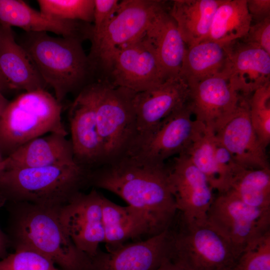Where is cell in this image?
<instances>
[{
  "instance_id": "6da1fadb",
  "label": "cell",
  "mask_w": 270,
  "mask_h": 270,
  "mask_svg": "<svg viewBox=\"0 0 270 270\" xmlns=\"http://www.w3.org/2000/svg\"><path fill=\"white\" fill-rule=\"evenodd\" d=\"M88 185L118 195L140 212L150 237L169 228L178 212L165 162L126 156L90 170Z\"/></svg>"
},
{
  "instance_id": "7a4b0ae2",
  "label": "cell",
  "mask_w": 270,
  "mask_h": 270,
  "mask_svg": "<svg viewBox=\"0 0 270 270\" xmlns=\"http://www.w3.org/2000/svg\"><path fill=\"white\" fill-rule=\"evenodd\" d=\"M11 234L14 247L25 246L50 258L61 270H90V257L65 231L58 208L14 202Z\"/></svg>"
},
{
  "instance_id": "3957f363",
  "label": "cell",
  "mask_w": 270,
  "mask_h": 270,
  "mask_svg": "<svg viewBox=\"0 0 270 270\" xmlns=\"http://www.w3.org/2000/svg\"><path fill=\"white\" fill-rule=\"evenodd\" d=\"M82 42L72 38L54 37L46 32H26L20 43L60 103L68 94L86 86L94 71Z\"/></svg>"
},
{
  "instance_id": "277c9868",
  "label": "cell",
  "mask_w": 270,
  "mask_h": 270,
  "mask_svg": "<svg viewBox=\"0 0 270 270\" xmlns=\"http://www.w3.org/2000/svg\"><path fill=\"white\" fill-rule=\"evenodd\" d=\"M89 172L77 164L5 168L0 193L13 202L59 208L88 186Z\"/></svg>"
},
{
  "instance_id": "5b68a950",
  "label": "cell",
  "mask_w": 270,
  "mask_h": 270,
  "mask_svg": "<svg viewBox=\"0 0 270 270\" xmlns=\"http://www.w3.org/2000/svg\"><path fill=\"white\" fill-rule=\"evenodd\" d=\"M62 105L40 90L24 92L8 102L0 118V148L8 156L26 142L52 132L66 136Z\"/></svg>"
},
{
  "instance_id": "8992f818",
  "label": "cell",
  "mask_w": 270,
  "mask_h": 270,
  "mask_svg": "<svg viewBox=\"0 0 270 270\" xmlns=\"http://www.w3.org/2000/svg\"><path fill=\"white\" fill-rule=\"evenodd\" d=\"M136 93L106 81L98 82L96 114L104 150L103 164L128 156L134 143L137 136L134 102Z\"/></svg>"
},
{
  "instance_id": "52a82bcc",
  "label": "cell",
  "mask_w": 270,
  "mask_h": 270,
  "mask_svg": "<svg viewBox=\"0 0 270 270\" xmlns=\"http://www.w3.org/2000/svg\"><path fill=\"white\" fill-rule=\"evenodd\" d=\"M166 1L124 0L104 29L90 40L88 57L94 70L107 72L114 54L143 36L157 14L166 6Z\"/></svg>"
},
{
  "instance_id": "ba28073f",
  "label": "cell",
  "mask_w": 270,
  "mask_h": 270,
  "mask_svg": "<svg viewBox=\"0 0 270 270\" xmlns=\"http://www.w3.org/2000/svg\"><path fill=\"white\" fill-rule=\"evenodd\" d=\"M172 232L170 258L189 270H218L232 268L240 255L207 222H186L180 218Z\"/></svg>"
},
{
  "instance_id": "9c48e42d",
  "label": "cell",
  "mask_w": 270,
  "mask_h": 270,
  "mask_svg": "<svg viewBox=\"0 0 270 270\" xmlns=\"http://www.w3.org/2000/svg\"><path fill=\"white\" fill-rule=\"evenodd\" d=\"M206 222L240 256L248 246L270 232V212L248 206L228 190L214 196Z\"/></svg>"
},
{
  "instance_id": "30bf717a",
  "label": "cell",
  "mask_w": 270,
  "mask_h": 270,
  "mask_svg": "<svg viewBox=\"0 0 270 270\" xmlns=\"http://www.w3.org/2000/svg\"><path fill=\"white\" fill-rule=\"evenodd\" d=\"M192 116L188 102L150 132L137 138L128 155L164 163L170 158L184 152L206 128L203 124L192 119Z\"/></svg>"
},
{
  "instance_id": "8fae6325",
  "label": "cell",
  "mask_w": 270,
  "mask_h": 270,
  "mask_svg": "<svg viewBox=\"0 0 270 270\" xmlns=\"http://www.w3.org/2000/svg\"><path fill=\"white\" fill-rule=\"evenodd\" d=\"M106 81L136 92L152 89L166 80L152 45L144 35L119 50L110 62Z\"/></svg>"
},
{
  "instance_id": "7c38bea8",
  "label": "cell",
  "mask_w": 270,
  "mask_h": 270,
  "mask_svg": "<svg viewBox=\"0 0 270 270\" xmlns=\"http://www.w3.org/2000/svg\"><path fill=\"white\" fill-rule=\"evenodd\" d=\"M98 82L79 92L68 112L71 139L76 163L88 170L104 162L102 145L98 132L96 102Z\"/></svg>"
},
{
  "instance_id": "4fadbf2b",
  "label": "cell",
  "mask_w": 270,
  "mask_h": 270,
  "mask_svg": "<svg viewBox=\"0 0 270 270\" xmlns=\"http://www.w3.org/2000/svg\"><path fill=\"white\" fill-rule=\"evenodd\" d=\"M103 195L92 189L88 194L80 192L58 208L60 221L75 246L90 257L104 240L102 220Z\"/></svg>"
},
{
  "instance_id": "5bb4252c",
  "label": "cell",
  "mask_w": 270,
  "mask_h": 270,
  "mask_svg": "<svg viewBox=\"0 0 270 270\" xmlns=\"http://www.w3.org/2000/svg\"><path fill=\"white\" fill-rule=\"evenodd\" d=\"M169 180L180 218L186 222H206L214 196L205 176L184 152L168 166Z\"/></svg>"
},
{
  "instance_id": "9a60e30c",
  "label": "cell",
  "mask_w": 270,
  "mask_h": 270,
  "mask_svg": "<svg viewBox=\"0 0 270 270\" xmlns=\"http://www.w3.org/2000/svg\"><path fill=\"white\" fill-rule=\"evenodd\" d=\"M188 102L195 120L214 133L218 131L237 109L242 96L222 72L188 86Z\"/></svg>"
},
{
  "instance_id": "2e32d148",
  "label": "cell",
  "mask_w": 270,
  "mask_h": 270,
  "mask_svg": "<svg viewBox=\"0 0 270 270\" xmlns=\"http://www.w3.org/2000/svg\"><path fill=\"white\" fill-rule=\"evenodd\" d=\"M172 234L168 228L143 241L123 244L90 257V270H156L170 257Z\"/></svg>"
},
{
  "instance_id": "e0dca14e",
  "label": "cell",
  "mask_w": 270,
  "mask_h": 270,
  "mask_svg": "<svg viewBox=\"0 0 270 270\" xmlns=\"http://www.w3.org/2000/svg\"><path fill=\"white\" fill-rule=\"evenodd\" d=\"M249 98L242 96L236 112L215 135L240 166L249 169L270 168L265 148L251 123Z\"/></svg>"
},
{
  "instance_id": "ac0fdd59",
  "label": "cell",
  "mask_w": 270,
  "mask_h": 270,
  "mask_svg": "<svg viewBox=\"0 0 270 270\" xmlns=\"http://www.w3.org/2000/svg\"><path fill=\"white\" fill-rule=\"evenodd\" d=\"M222 73L236 92L250 98L256 90L270 83V54L254 45L234 42Z\"/></svg>"
},
{
  "instance_id": "d6986e66",
  "label": "cell",
  "mask_w": 270,
  "mask_h": 270,
  "mask_svg": "<svg viewBox=\"0 0 270 270\" xmlns=\"http://www.w3.org/2000/svg\"><path fill=\"white\" fill-rule=\"evenodd\" d=\"M189 94L188 85L180 76L168 78L152 89L136 92L134 102L136 138L150 132L164 118L186 104Z\"/></svg>"
},
{
  "instance_id": "ffe728a7",
  "label": "cell",
  "mask_w": 270,
  "mask_h": 270,
  "mask_svg": "<svg viewBox=\"0 0 270 270\" xmlns=\"http://www.w3.org/2000/svg\"><path fill=\"white\" fill-rule=\"evenodd\" d=\"M0 23L27 32H52L82 42L90 40L93 26L78 20H60L38 12L20 0H0Z\"/></svg>"
},
{
  "instance_id": "44dd1931",
  "label": "cell",
  "mask_w": 270,
  "mask_h": 270,
  "mask_svg": "<svg viewBox=\"0 0 270 270\" xmlns=\"http://www.w3.org/2000/svg\"><path fill=\"white\" fill-rule=\"evenodd\" d=\"M0 72L9 90H45V82L26 50L15 40L12 27L0 23Z\"/></svg>"
},
{
  "instance_id": "7402d4cb",
  "label": "cell",
  "mask_w": 270,
  "mask_h": 270,
  "mask_svg": "<svg viewBox=\"0 0 270 270\" xmlns=\"http://www.w3.org/2000/svg\"><path fill=\"white\" fill-rule=\"evenodd\" d=\"M5 168L76 164L70 140L57 132L35 138L4 158Z\"/></svg>"
},
{
  "instance_id": "603a6c76",
  "label": "cell",
  "mask_w": 270,
  "mask_h": 270,
  "mask_svg": "<svg viewBox=\"0 0 270 270\" xmlns=\"http://www.w3.org/2000/svg\"><path fill=\"white\" fill-rule=\"evenodd\" d=\"M169 6L157 14L144 34L154 50L166 80L180 76L187 47Z\"/></svg>"
},
{
  "instance_id": "cb8c5ba5",
  "label": "cell",
  "mask_w": 270,
  "mask_h": 270,
  "mask_svg": "<svg viewBox=\"0 0 270 270\" xmlns=\"http://www.w3.org/2000/svg\"><path fill=\"white\" fill-rule=\"evenodd\" d=\"M223 0H174L169 12L187 47L206 40L214 14Z\"/></svg>"
},
{
  "instance_id": "d4e9b609",
  "label": "cell",
  "mask_w": 270,
  "mask_h": 270,
  "mask_svg": "<svg viewBox=\"0 0 270 270\" xmlns=\"http://www.w3.org/2000/svg\"><path fill=\"white\" fill-rule=\"evenodd\" d=\"M102 213L104 242L108 250L123 245L124 242L130 238L144 235L150 237L148 224L136 209L130 206H122L116 204L103 196Z\"/></svg>"
},
{
  "instance_id": "484cf974",
  "label": "cell",
  "mask_w": 270,
  "mask_h": 270,
  "mask_svg": "<svg viewBox=\"0 0 270 270\" xmlns=\"http://www.w3.org/2000/svg\"><path fill=\"white\" fill-rule=\"evenodd\" d=\"M230 44L205 40L186 47L180 76L188 86L221 73L228 58Z\"/></svg>"
},
{
  "instance_id": "4316f807",
  "label": "cell",
  "mask_w": 270,
  "mask_h": 270,
  "mask_svg": "<svg viewBox=\"0 0 270 270\" xmlns=\"http://www.w3.org/2000/svg\"><path fill=\"white\" fill-rule=\"evenodd\" d=\"M252 24L246 0H223L214 14L206 40L222 44L239 40L246 36Z\"/></svg>"
},
{
  "instance_id": "83f0119b",
  "label": "cell",
  "mask_w": 270,
  "mask_h": 270,
  "mask_svg": "<svg viewBox=\"0 0 270 270\" xmlns=\"http://www.w3.org/2000/svg\"><path fill=\"white\" fill-rule=\"evenodd\" d=\"M228 190L248 206L270 212V168L240 167L234 176Z\"/></svg>"
},
{
  "instance_id": "f1b7e54d",
  "label": "cell",
  "mask_w": 270,
  "mask_h": 270,
  "mask_svg": "<svg viewBox=\"0 0 270 270\" xmlns=\"http://www.w3.org/2000/svg\"><path fill=\"white\" fill-rule=\"evenodd\" d=\"M214 134L206 127L184 152L205 176L212 188L222 193V186L214 156Z\"/></svg>"
},
{
  "instance_id": "f546056e",
  "label": "cell",
  "mask_w": 270,
  "mask_h": 270,
  "mask_svg": "<svg viewBox=\"0 0 270 270\" xmlns=\"http://www.w3.org/2000/svg\"><path fill=\"white\" fill-rule=\"evenodd\" d=\"M40 12L60 20H94V0H38Z\"/></svg>"
},
{
  "instance_id": "4dcf8cb0",
  "label": "cell",
  "mask_w": 270,
  "mask_h": 270,
  "mask_svg": "<svg viewBox=\"0 0 270 270\" xmlns=\"http://www.w3.org/2000/svg\"><path fill=\"white\" fill-rule=\"evenodd\" d=\"M249 107L252 127L259 140L266 148L270 142V83L251 95Z\"/></svg>"
},
{
  "instance_id": "1f68e13d",
  "label": "cell",
  "mask_w": 270,
  "mask_h": 270,
  "mask_svg": "<svg viewBox=\"0 0 270 270\" xmlns=\"http://www.w3.org/2000/svg\"><path fill=\"white\" fill-rule=\"evenodd\" d=\"M15 252L0 260V270H61L42 254L25 246H18Z\"/></svg>"
},
{
  "instance_id": "d6a6232c",
  "label": "cell",
  "mask_w": 270,
  "mask_h": 270,
  "mask_svg": "<svg viewBox=\"0 0 270 270\" xmlns=\"http://www.w3.org/2000/svg\"><path fill=\"white\" fill-rule=\"evenodd\" d=\"M232 270H270V232L245 248Z\"/></svg>"
},
{
  "instance_id": "836d02e7",
  "label": "cell",
  "mask_w": 270,
  "mask_h": 270,
  "mask_svg": "<svg viewBox=\"0 0 270 270\" xmlns=\"http://www.w3.org/2000/svg\"><path fill=\"white\" fill-rule=\"evenodd\" d=\"M94 2L92 38L100 34L106 26L116 12L120 2L118 0H94Z\"/></svg>"
},
{
  "instance_id": "e575fe53",
  "label": "cell",
  "mask_w": 270,
  "mask_h": 270,
  "mask_svg": "<svg viewBox=\"0 0 270 270\" xmlns=\"http://www.w3.org/2000/svg\"><path fill=\"white\" fill-rule=\"evenodd\" d=\"M242 41L256 46L270 54V18L252 24Z\"/></svg>"
},
{
  "instance_id": "d590c367",
  "label": "cell",
  "mask_w": 270,
  "mask_h": 270,
  "mask_svg": "<svg viewBox=\"0 0 270 270\" xmlns=\"http://www.w3.org/2000/svg\"><path fill=\"white\" fill-rule=\"evenodd\" d=\"M246 4L252 20L255 23L270 18V0H246Z\"/></svg>"
},
{
  "instance_id": "8d00e7d4",
  "label": "cell",
  "mask_w": 270,
  "mask_h": 270,
  "mask_svg": "<svg viewBox=\"0 0 270 270\" xmlns=\"http://www.w3.org/2000/svg\"><path fill=\"white\" fill-rule=\"evenodd\" d=\"M156 270H189L170 258L164 260Z\"/></svg>"
},
{
  "instance_id": "74e56055",
  "label": "cell",
  "mask_w": 270,
  "mask_h": 270,
  "mask_svg": "<svg viewBox=\"0 0 270 270\" xmlns=\"http://www.w3.org/2000/svg\"><path fill=\"white\" fill-rule=\"evenodd\" d=\"M9 242V240L0 228V259H3L8 256L7 248Z\"/></svg>"
},
{
  "instance_id": "f35d334b",
  "label": "cell",
  "mask_w": 270,
  "mask_h": 270,
  "mask_svg": "<svg viewBox=\"0 0 270 270\" xmlns=\"http://www.w3.org/2000/svg\"><path fill=\"white\" fill-rule=\"evenodd\" d=\"M8 102L4 96H0V118Z\"/></svg>"
},
{
  "instance_id": "ab89813d",
  "label": "cell",
  "mask_w": 270,
  "mask_h": 270,
  "mask_svg": "<svg viewBox=\"0 0 270 270\" xmlns=\"http://www.w3.org/2000/svg\"><path fill=\"white\" fill-rule=\"evenodd\" d=\"M0 85L1 86L3 90L6 92V90H8V86L6 82L5 79L4 78L1 73L0 72Z\"/></svg>"
},
{
  "instance_id": "60d3db41",
  "label": "cell",
  "mask_w": 270,
  "mask_h": 270,
  "mask_svg": "<svg viewBox=\"0 0 270 270\" xmlns=\"http://www.w3.org/2000/svg\"><path fill=\"white\" fill-rule=\"evenodd\" d=\"M5 166L4 158L2 156V152L0 148V176L5 169Z\"/></svg>"
},
{
  "instance_id": "b9f144b4",
  "label": "cell",
  "mask_w": 270,
  "mask_h": 270,
  "mask_svg": "<svg viewBox=\"0 0 270 270\" xmlns=\"http://www.w3.org/2000/svg\"><path fill=\"white\" fill-rule=\"evenodd\" d=\"M218 270H232V268H224Z\"/></svg>"
},
{
  "instance_id": "7bdbcfd3",
  "label": "cell",
  "mask_w": 270,
  "mask_h": 270,
  "mask_svg": "<svg viewBox=\"0 0 270 270\" xmlns=\"http://www.w3.org/2000/svg\"><path fill=\"white\" fill-rule=\"evenodd\" d=\"M0 96H4L2 94V89L0 85Z\"/></svg>"
}]
</instances>
